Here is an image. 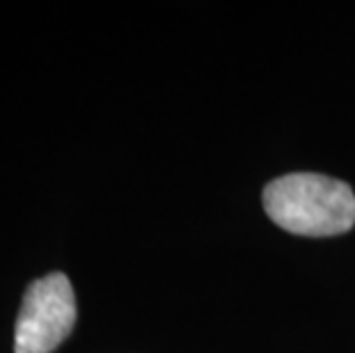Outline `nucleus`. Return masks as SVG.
I'll return each mask as SVG.
<instances>
[{"label": "nucleus", "instance_id": "f257e3e1", "mask_svg": "<svg viewBox=\"0 0 355 353\" xmlns=\"http://www.w3.org/2000/svg\"><path fill=\"white\" fill-rule=\"evenodd\" d=\"M263 209L277 227L298 236H337L355 225V193L346 182L293 172L263 189Z\"/></svg>", "mask_w": 355, "mask_h": 353}, {"label": "nucleus", "instance_id": "f03ea898", "mask_svg": "<svg viewBox=\"0 0 355 353\" xmlns=\"http://www.w3.org/2000/svg\"><path fill=\"white\" fill-rule=\"evenodd\" d=\"M76 324V296L64 273H51L28 287L14 328V353H53Z\"/></svg>", "mask_w": 355, "mask_h": 353}]
</instances>
